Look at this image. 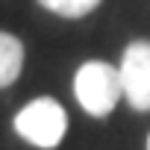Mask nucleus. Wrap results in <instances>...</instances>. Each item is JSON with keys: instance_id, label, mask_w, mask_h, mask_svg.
<instances>
[{"instance_id": "f257e3e1", "label": "nucleus", "mask_w": 150, "mask_h": 150, "mask_svg": "<svg viewBox=\"0 0 150 150\" xmlns=\"http://www.w3.org/2000/svg\"><path fill=\"white\" fill-rule=\"evenodd\" d=\"M74 100L91 118H109L124 100L118 65L106 59H86L74 74Z\"/></svg>"}, {"instance_id": "f03ea898", "label": "nucleus", "mask_w": 150, "mask_h": 150, "mask_svg": "<svg viewBox=\"0 0 150 150\" xmlns=\"http://www.w3.org/2000/svg\"><path fill=\"white\" fill-rule=\"evenodd\" d=\"M12 129L21 141H27L30 147L38 150H56L65 135H68V112L56 97H33L30 103H24L15 118H12Z\"/></svg>"}, {"instance_id": "7ed1b4c3", "label": "nucleus", "mask_w": 150, "mask_h": 150, "mask_svg": "<svg viewBox=\"0 0 150 150\" xmlns=\"http://www.w3.org/2000/svg\"><path fill=\"white\" fill-rule=\"evenodd\" d=\"M124 100L135 112H150V38H132L121 53Z\"/></svg>"}, {"instance_id": "20e7f679", "label": "nucleus", "mask_w": 150, "mask_h": 150, "mask_svg": "<svg viewBox=\"0 0 150 150\" xmlns=\"http://www.w3.org/2000/svg\"><path fill=\"white\" fill-rule=\"evenodd\" d=\"M27 62V47L24 41L9 33V30H0V91L12 88L21 80V71Z\"/></svg>"}, {"instance_id": "39448f33", "label": "nucleus", "mask_w": 150, "mask_h": 150, "mask_svg": "<svg viewBox=\"0 0 150 150\" xmlns=\"http://www.w3.org/2000/svg\"><path fill=\"white\" fill-rule=\"evenodd\" d=\"M35 3L56 18L80 21V18H88L91 12H97L103 6V0H35Z\"/></svg>"}, {"instance_id": "423d86ee", "label": "nucleus", "mask_w": 150, "mask_h": 150, "mask_svg": "<svg viewBox=\"0 0 150 150\" xmlns=\"http://www.w3.org/2000/svg\"><path fill=\"white\" fill-rule=\"evenodd\" d=\"M144 150H150V132H147V141H144Z\"/></svg>"}]
</instances>
